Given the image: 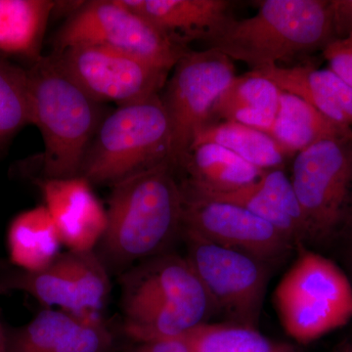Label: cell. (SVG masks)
<instances>
[{"label":"cell","instance_id":"5","mask_svg":"<svg viewBox=\"0 0 352 352\" xmlns=\"http://www.w3.org/2000/svg\"><path fill=\"white\" fill-rule=\"evenodd\" d=\"M171 131L161 95L119 106L105 116L88 147L80 176L111 185L170 157Z\"/></svg>","mask_w":352,"mask_h":352},{"label":"cell","instance_id":"22","mask_svg":"<svg viewBox=\"0 0 352 352\" xmlns=\"http://www.w3.org/2000/svg\"><path fill=\"white\" fill-rule=\"evenodd\" d=\"M62 241L43 205L21 212L7 231L10 263L19 270H43L59 256Z\"/></svg>","mask_w":352,"mask_h":352},{"label":"cell","instance_id":"24","mask_svg":"<svg viewBox=\"0 0 352 352\" xmlns=\"http://www.w3.org/2000/svg\"><path fill=\"white\" fill-rule=\"evenodd\" d=\"M192 352H291L293 346L268 339L258 329L231 323L200 324L185 333Z\"/></svg>","mask_w":352,"mask_h":352},{"label":"cell","instance_id":"11","mask_svg":"<svg viewBox=\"0 0 352 352\" xmlns=\"http://www.w3.org/2000/svg\"><path fill=\"white\" fill-rule=\"evenodd\" d=\"M0 291H20L50 308L101 316L110 296L107 266L94 251L61 252L43 270H2Z\"/></svg>","mask_w":352,"mask_h":352},{"label":"cell","instance_id":"19","mask_svg":"<svg viewBox=\"0 0 352 352\" xmlns=\"http://www.w3.org/2000/svg\"><path fill=\"white\" fill-rule=\"evenodd\" d=\"M281 94L274 83L254 72L236 76L214 104L210 122H237L268 133Z\"/></svg>","mask_w":352,"mask_h":352},{"label":"cell","instance_id":"35","mask_svg":"<svg viewBox=\"0 0 352 352\" xmlns=\"http://www.w3.org/2000/svg\"><path fill=\"white\" fill-rule=\"evenodd\" d=\"M351 140H352V138H351Z\"/></svg>","mask_w":352,"mask_h":352},{"label":"cell","instance_id":"21","mask_svg":"<svg viewBox=\"0 0 352 352\" xmlns=\"http://www.w3.org/2000/svg\"><path fill=\"white\" fill-rule=\"evenodd\" d=\"M268 134L289 157L321 141L352 138V129L336 124L300 97L282 91Z\"/></svg>","mask_w":352,"mask_h":352},{"label":"cell","instance_id":"1","mask_svg":"<svg viewBox=\"0 0 352 352\" xmlns=\"http://www.w3.org/2000/svg\"><path fill=\"white\" fill-rule=\"evenodd\" d=\"M106 212L107 226L97 245L106 266L126 272L164 254L182 230L175 166L168 160L115 183Z\"/></svg>","mask_w":352,"mask_h":352},{"label":"cell","instance_id":"33","mask_svg":"<svg viewBox=\"0 0 352 352\" xmlns=\"http://www.w3.org/2000/svg\"><path fill=\"white\" fill-rule=\"evenodd\" d=\"M7 265L4 261H0V271L3 270L4 268H6Z\"/></svg>","mask_w":352,"mask_h":352},{"label":"cell","instance_id":"27","mask_svg":"<svg viewBox=\"0 0 352 352\" xmlns=\"http://www.w3.org/2000/svg\"><path fill=\"white\" fill-rule=\"evenodd\" d=\"M322 52L329 69L352 87V36L335 39Z\"/></svg>","mask_w":352,"mask_h":352},{"label":"cell","instance_id":"34","mask_svg":"<svg viewBox=\"0 0 352 352\" xmlns=\"http://www.w3.org/2000/svg\"><path fill=\"white\" fill-rule=\"evenodd\" d=\"M291 352H298V349H296V347H294L293 349H292Z\"/></svg>","mask_w":352,"mask_h":352},{"label":"cell","instance_id":"32","mask_svg":"<svg viewBox=\"0 0 352 352\" xmlns=\"http://www.w3.org/2000/svg\"><path fill=\"white\" fill-rule=\"evenodd\" d=\"M352 235V234H351ZM349 268H351V272L352 274V245H351V250H349Z\"/></svg>","mask_w":352,"mask_h":352},{"label":"cell","instance_id":"9","mask_svg":"<svg viewBox=\"0 0 352 352\" xmlns=\"http://www.w3.org/2000/svg\"><path fill=\"white\" fill-rule=\"evenodd\" d=\"M187 256L210 300L227 323L256 329L268 281L265 263L182 230Z\"/></svg>","mask_w":352,"mask_h":352},{"label":"cell","instance_id":"36","mask_svg":"<svg viewBox=\"0 0 352 352\" xmlns=\"http://www.w3.org/2000/svg\"><path fill=\"white\" fill-rule=\"evenodd\" d=\"M352 234V233H351Z\"/></svg>","mask_w":352,"mask_h":352},{"label":"cell","instance_id":"30","mask_svg":"<svg viewBox=\"0 0 352 352\" xmlns=\"http://www.w3.org/2000/svg\"><path fill=\"white\" fill-rule=\"evenodd\" d=\"M7 344V330L0 322V352H6Z\"/></svg>","mask_w":352,"mask_h":352},{"label":"cell","instance_id":"7","mask_svg":"<svg viewBox=\"0 0 352 352\" xmlns=\"http://www.w3.org/2000/svg\"><path fill=\"white\" fill-rule=\"evenodd\" d=\"M291 180L302 208L307 249L352 233L351 138L321 141L296 154Z\"/></svg>","mask_w":352,"mask_h":352},{"label":"cell","instance_id":"6","mask_svg":"<svg viewBox=\"0 0 352 352\" xmlns=\"http://www.w3.org/2000/svg\"><path fill=\"white\" fill-rule=\"evenodd\" d=\"M280 280L273 302L292 339L308 344L352 319V282L333 261L307 248Z\"/></svg>","mask_w":352,"mask_h":352},{"label":"cell","instance_id":"15","mask_svg":"<svg viewBox=\"0 0 352 352\" xmlns=\"http://www.w3.org/2000/svg\"><path fill=\"white\" fill-rule=\"evenodd\" d=\"M43 206L69 251H94L106 226L107 212L82 176L43 179L39 183Z\"/></svg>","mask_w":352,"mask_h":352},{"label":"cell","instance_id":"26","mask_svg":"<svg viewBox=\"0 0 352 352\" xmlns=\"http://www.w3.org/2000/svg\"><path fill=\"white\" fill-rule=\"evenodd\" d=\"M256 184L264 195L302 229L307 238L302 208L294 189L291 176L287 175L285 168L264 170Z\"/></svg>","mask_w":352,"mask_h":352},{"label":"cell","instance_id":"23","mask_svg":"<svg viewBox=\"0 0 352 352\" xmlns=\"http://www.w3.org/2000/svg\"><path fill=\"white\" fill-rule=\"evenodd\" d=\"M204 143L222 146L263 171L285 168L289 159L270 134L237 122H210L199 132L192 146Z\"/></svg>","mask_w":352,"mask_h":352},{"label":"cell","instance_id":"13","mask_svg":"<svg viewBox=\"0 0 352 352\" xmlns=\"http://www.w3.org/2000/svg\"><path fill=\"white\" fill-rule=\"evenodd\" d=\"M182 230L244 252L266 265L281 263L296 252L274 226L245 208L203 195L179 182Z\"/></svg>","mask_w":352,"mask_h":352},{"label":"cell","instance_id":"17","mask_svg":"<svg viewBox=\"0 0 352 352\" xmlns=\"http://www.w3.org/2000/svg\"><path fill=\"white\" fill-rule=\"evenodd\" d=\"M187 186L208 194L224 193L258 182L263 170L247 163L230 150L204 143L192 146L176 166Z\"/></svg>","mask_w":352,"mask_h":352},{"label":"cell","instance_id":"20","mask_svg":"<svg viewBox=\"0 0 352 352\" xmlns=\"http://www.w3.org/2000/svg\"><path fill=\"white\" fill-rule=\"evenodd\" d=\"M54 6L50 0H0V59L21 60L25 68L41 59Z\"/></svg>","mask_w":352,"mask_h":352},{"label":"cell","instance_id":"4","mask_svg":"<svg viewBox=\"0 0 352 352\" xmlns=\"http://www.w3.org/2000/svg\"><path fill=\"white\" fill-rule=\"evenodd\" d=\"M31 124L43 135L44 179L80 176L83 160L105 118L99 103L50 55L27 67Z\"/></svg>","mask_w":352,"mask_h":352},{"label":"cell","instance_id":"3","mask_svg":"<svg viewBox=\"0 0 352 352\" xmlns=\"http://www.w3.org/2000/svg\"><path fill=\"white\" fill-rule=\"evenodd\" d=\"M124 333L131 342L182 337L212 312L203 285L186 258L164 252L124 272Z\"/></svg>","mask_w":352,"mask_h":352},{"label":"cell","instance_id":"28","mask_svg":"<svg viewBox=\"0 0 352 352\" xmlns=\"http://www.w3.org/2000/svg\"><path fill=\"white\" fill-rule=\"evenodd\" d=\"M124 352H192L184 337L149 340V342H131L124 349Z\"/></svg>","mask_w":352,"mask_h":352},{"label":"cell","instance_id":"25","mask_svg":"<svg viewBox=\"0 0 352 352\" xmlns=\"http://www.w3.org/2000/svg\"><path fill=\"white\" fill-rule=\"evenodd\" d=\"M31 124L27 68L0 59V149Z\"/></svg>","mask_w":352,"mask_h":352},{"label":"cell","instance_id":"2","mask_svg":"<svg viewBox=\"0 0 352 352\" xmlns=\"http://www.w3.org/2000/svg\"><path fill=\"white\" fill-rule=\"evenodd\" d=\"M254 16L226 17L200 41L258 71L291 58L323 51L337 39L331 0H263Z\"/></svg>","mask_w":352,"mask_h":352},{"label":"cell","instance_id":"31","mask_svg":"<svg viewBox=\"0 0 352 352\" xmlns=\"http://www.w3.org/2000/svg\"><path fill=\"white\" fill-rule=\"evenodd\" d=\"M336 352H352V339L344 342Z\"/></svg>","mask_w":352,"mask_h":352},{"label":"cell","instance_id":"12","mask_svg":"<svg viewBox=\"0 0 352 352\" xmlns=\"http://www.w3.org/2000/svg\"><path fill=\"white\" fill-rule=\"evenodd\" d=\"M58 66L99 103L126 105L160 94L170 69L111 48L76 45L53 52Z\"/></svg>","mask_w":352,"mask_h":352},{"label":"cell","instance_id":"8","mask_svg":"<svg viewBox=\"0 0 352 352\" xmlns=\"http://www.w3.org/2000/svg\"><path fill=\"white\" fill-rule=\"evenodd\" d=\"M83 44L129 53L170 71L190 50L188 43L134 12L122 0L82 2L53 41L54 52Z\"/></svg>","mask_w":352,"mask_h":352},{"label":"cell","instance_id":"29","mask_svg":"<svg viewBox=\"0 0 352 352\" xmlns=\"http://www.w3.org/2000/svg\"><path fill=\"white\" fill-rule=\"evenodd\" d=\"M336 38L352 36V0H331Z\"/></svg>","mask_w":352,"mask_h":352},{"label":"cell","instance_id":"10","mask_svg":"<svg viewBox=\"0 0 352 352\" xmlns=\"http://www.w3.org/2000/svg\"><path fill=\"white\" fill-rule=\"evenodd\" d=\"M173 69L161 98L170 120V159L176 168L210 124L214 104L236 76L232 60L212 50H189Z\"/></svg>","mask_w":352,"mask_h":352},{"label":"cell","instance_id":"18","mask_svg":"<svg viewBox=\"0 0 352 352\" xmlns=\"http://www.w3.org/2000/svg\"><path fill=\"white\" fill-rule=\"evenodd\" d=\"M124 6L185 43L201 41L226 17L227 0H122Z\"/></svg>","mask_w":352,"mask_h":352},{"label":"cell","instance_id":"16","mask_svg":"<svg viewBox=\"0 0 352 352\" xmlns=\"http://www.w3.org/2000/svg\"><path fill=\"white\" fill-rule=\"evenodd\" d=\"M296 95L336 124L352 129V87L330 69L273 66L252 71Z\"/></svg>","mask_w":352,"mask_h":352},{"label":"cell","instance_id":"14","mask_svg":"<svg viewBox=\"0 0 352 352\" xmlns=\"http://www.w3.org/2000/svg\"><path fill=\"white\" fill-rule=\"evenodd\" d=\"M113 333L101 316L47 308L23 327L7 331L6 352H112Z\"/></svg>","mask_w":352,"mask_h":352}]
</instances>
